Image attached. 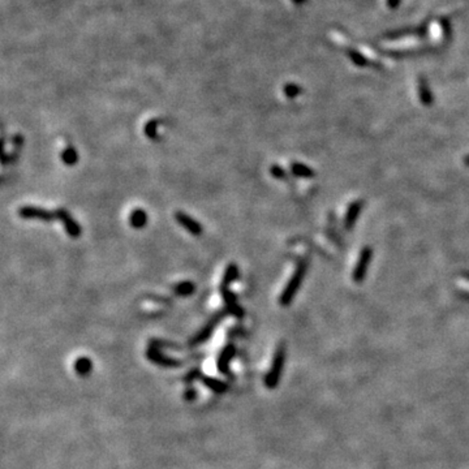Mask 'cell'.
I'll use <instances>...</instances> for the list:
<instances>
[{
  "instance_id": "cell-1",
  "label": "cell",
  "mask_w": 469,
  "mask_h": 469,
  "mask_svg": "<svg viewBox=\"0 0 469 469\" xmlns=\"http://www.w3.org/2000/svg\"><path fill=\"white\" fill-rule=\"evenodd\" d=\"M306 271H307V261L306 260L300 261L297 267H296L295 273H293V275L291 276V279H289V282L287 283V285L284 287L282 295H280V297H279V304L282 305V306H288V305L292 302V300L295 298L296 293H297L298 288H300V285H301L302 280H304Z\"/></svg>"
},
{
  "instance_id": "cell-2",
  "label": "cell",
  "mask_w": 469,
  "mask_h": 469,
  "mask_svg": "<svg viewBox=\"0 0 469 469\" xmlns=\"http://www.w3.org/2000/svg\"><path fill=\"white\" fill-rule=\"evenodd\" d=\"M225 314H228L225 309H224V310L216 311V313L214 314L211 318H210L209 322H207V324L205 325L202 329H201L200 333L197 334V335L194 336L193 339L190 340V346H193V347L194 346H200V344H202L203 342H206V340L209 339L210 336L212 335V333H214L215 327L219 325V322H220V321H222L223 318L225 317Z\"/></svg>"
},
{
  "instance_id": "cell-3",
  "label": "cell",
  "mask_w": 469,
  "mask_h": 469,
  "mask_svg": "<svg viewBox=\"0 0 469 469\" xmlns=\"http://www.w3.org/2000/svg\"><path fill=\"white\" fill-rule=\"evenodd\" d=\"M219 289H220V295H222L223 300H224V309L227 310V313L236 318L244 317V309L238 304V298H236L233 292L229 289V285L220 284Z\"/></svg>"
},
{
  "instance_id": "cell-4",
  "label": "cell",
  "mask_w": 469,
  "mask_h": 469,
  "mask_svg": "<svg viewBox=\"0 0 469 469\" xmlns=\"http://www.w3.org/2000/svg\"><path fill=\"white\" fill-rule=\"evenodd\" d=\"M371 256H373V251H371L370 247L362 248L357 263H356L355 269H353V273H352V279L355 280L356 283H361L365 276H366V271H368L369 265H370Z\"/></svg>"
},
{
  "instance_id": "cell-5",
  "label": "cell",
  "mask_w": 469,
  "mask_h": 469,
  "mask_svg": "<svg viewBox=\"0 0 469 469\" xmlns=\"http://www.w3.org/2000/svg\"><path fill=\"white\" fill-rule=\"evenodd\" d=\"M19 215L24 219H37L42 222H52L57 219L56 211H48L38 206H23L19 209Z\"/></svg>"
},
{
  "instance_id": "cell-6",
  "label": "cell",
  "mask_w": 469,
  "mask_h": 469,
  "mask_svg": "<svg viewBox=\"0 0 469 469\" xmlns=\"http://www.w3.org/2000/svg\"><path fill=\"white\" fill-rule=\"evenodd\" d=\"M146 356L149 358L150 361L154 362L157 365H161V366H166V368H178V366H181L183 362L179 361V360H174V358L166 357L163 355L159 347L157 344H150L149 348H147V352H146Z\"/></svg>"
},
{
  "instance_id": "cell-7",
  "label": "cell",
  "mask_w": 469,
  "mask_h": 469,
  "mask_svg": "<svg viewBox=\"0 0 469 469\" xmlns=\"http://www.w3.org/2000/svg\"><path fill=\"white\" fill-rule=\"evenodd\" d=\"M56 216H57V219H59V220L63 223L64 228H65V232L69 234L70 238L76 239V238H80V236H81V232H83V231H81V227H80L79 223H77L76 220L72 218V215H70V214L67 211V210L63 209V207L57 209L56 210Z\"/></svg>"
},
{
  "instance_id": "cell-8",
  "label": "cell",
  "mask_w": 469,
  "mask_h": 469,
  "mask_svg": "<svg viewBox=\"0 0 469 469\" xmlns=\"http://www.w3.org/2000/svg\"><path fill=\"white\" fill-rule=\"evenodd\" d=\"M234 355H236V347H234L232 343L227 344V346L222 349L220 355H219L218 362H216V365H218V370L220 371L222 374L227 375V377L231 375V370H229V362L232 361V358L234 357Z\"/></svg>"
},
{
  "instance_id": "cell-9",
  "label": "cell",
  "mask_w": 469,
  "mask_h": 469,
  "mask_svg": "<svg viewBox=\"0 0 469 469\" xmlns=\"http://www.w3.org/2000/svg\"><path fill=\"white\" fill-rule=\"evenodd\" d=\"M283 362H284V347L280 346L279 348H278V351H276L275 357H274L273 368H271V370H270V373L266 377V384L269 387L275 386L278 377H279L280 370H282L283 368Z\"/></svg>"
},
{
  "instance_id": "cell-10",
  "label": "cell",
  "mask_w": 469,
  "mask_h": 469,
  "mask_svg": "<svg viewBox=\"0 0 469 469\" xmlns=\"http://www.w3.org/2000/svg\"><path fill=\"white\" fill-rule=\"evenodd\" d=\"M175 219H176V222L180 225H183L189 233L194 234V236H200V234L202 233V224H201L200 222H197L196 219H193L190 215L185 214V212L178 211L175 214Z\"/></svg>"
},
{
  "instance_id": "cell-11",
  "label": "cell",
  "mask_w": 469,
  "mask_h": 469,
  "mask_svg": "<svg viewBox=\"0 0 469 469\" xmlns=\"http://www.w3.org/2000/svg\"><path fill=\"white\" fill-rule=\"evenodd\" d=\"M362 206H364V201L361 200L355 201V202H352L349 205L348 210L346 212V216H344V227H346V229H351L356 224L358 215H360V212L362 210Z\"/></svg>"
},
{
  "instance_id": "cell-12",
  "label": "cell",
  "mask_w": 469,
  "mask_h": 469,
  "mask_svg": "<svg viewBox=\"0 0 469 469\" xmlns=\"http://www.w3.org/2000/svg\"><path fill=\"white\" fill-rule=\"evenodd\" d=\"M291 172L295 175L296 178H301V179H311V178H314V175H316V172H314L310 167H307L306 165L300 163V162L292 163Z\"/></svg>"
},
{
  "instance_id": "cell-13",
  "label": "cell",
  "mask_w": 469,
  "mask_h": 469,
  "mask_svg": "<svg viewBox=\"0 0 469 469\" xmlns=\"http://www.w3.org/2000/svg\"><path fill=\"white\" fill-rule=\"evenodd\" d=\"M129 223L133 228H142L147 223V214L142 209H136L129 216Z\"/></svg>"
},
{
  "instance_id": "cell-14",
  "label": "cell",
  "mask_w": 469,
  "mask_h": 469,
  "mask_svg": "<svg viewBox=\"0 0 469 469\" xmlns=\"http://www.w3.org/2000/svg\"><path fill=\"white\" fill-rule=\"evenodd\" d=\"M201 380H202L205 386L209 387L210 390H212L214 393L222 394V393H224L225 390H227V384H225L224 382H222V380L215 379V378L201 377Z\"/></svg>"
},
{
  "instance_id": "cell-15",
  "label": "cell",
  "mask_w": 469,
  "mask_h": 469,
  "mask_svg": "<svg viewBox=\"0 0 469 469\" xmlns=\"http://www.w3.org/2000/svg\"><path fill=\"white\" fill-rule=\"evenodd\" d=\"M238 278H239V267L236 266L234 263H229L228 266H227V269H225L224 275H223V279L220 284L229 285L232 282H234V280L238 279Z\"/></svg>"
},
{
  "instance_id": "cell-16",
  "label": "cell",
  "mask_w": 469,
  "mask_h": 469,
  "mask_svg": "<svg viewBox=\"0 0 469 469\" xmlns=\"http://www.w3.org/2000/svg\"><path fill=\"white\" fill-rule=\"evenodd\" d=\"M61 161L68 166L76 165L79 162V154H77L76 149L72 146H68L67 149L61 152Z\"/></svg>"
},
{
  "instance_id": "cell-17",
  "label": "cell",
  "mask_w": 469,
  "mask_h": 469,
  "mask_svg": "<svg viewBox=\"0 0 469 469\" xmlns=\"http://www.w3.org/2000/svg\"><path fill=\"white\" fill-rule=\"evenodd\" d=\"M194 288H196V287H194L193 283L189 282V280H185V282L179 283V284L175 287V293L179 296H184L185 297V296L192 295L194 292Z\"/></svg>"
},
{
  "instance_id": "cell-18",
  "label": "cell",
  "mask_w": 469,
  "mask_h": 469,
  "mask_svg": "<svg viewBox=\"0 0 469 469\" xmlns=\"http://www.w3.org/2000/svg\"><path fill=\"white\" fill-rule=\"evenodd\" d=\"M92 370V361L89 358L81 357L76 361V371L80 375H86Z\"/></svg>"
},
{
  "instance_id": "cell-19",
  "label": "cell",
  "mask_w": 469,
  "mask_h": 469,
  "mask_svg": "<svg viewBox=\"0 0 469 469\" xmlns=\"http://www.w3.org/2000/svg\"><path fill=\"white\" fill-rule=\"evenodd\" d=\"M157 128H158V123L155 120L149 121L145 127L146 136L151 138V140H158V130H157Z\"/></svg>"
},
{
  "instance_id": "cell-20",
  "label": "cell",
  "mask_w": 469,
  "mask_h": 469,
  "mask_svg": "<svg viewBox=\"0 0 469 469\" xmlns=\"http://www.w3.org/2000/svg\"><path fill=\"white\" fill-rule=\"evenodd\" d=\"M270 172H271V175H273L275 179H285V178H287V174H285L284 170H283V168L280 167V166H278V165H274L273 167L270 168Z\"/></svg>"
},
{
  "instance_id": "cell-21",
  "label": "cell",
  "mask_w": 469,
  "mask_h": 469,
  "mask_svg": "<svg viewBox=\"0 0 469 469\" xmlns=\"http://www.w3.org/2000/svg\"><path fill=\"white\" fill-rule=\"evenodd\" d=\"M194 395H196V391H194V390H190L189 393L185 394V399H187V400H193V399H194Z\"/></svg>"
},
{
  "instance_id": "cell-22",
  "label": "cell",
  "mask_w": 469,
  "mask_h": 469,
  "mask_svg": "<svg viewBox=\"0 0 469 469\" xmlns=\"http://www.w3.org/2000/svg\"><path fill=\"white\" fill-rule=\"evenodd\" d=\"M464 163H465V165L469 167V155H465V158H464Z\"/></svg>"
},
{
  "instance_id": "cell-23",
  "label": "cell",
  "mask_w": 469,
  "mask_h": 469,
  "mask_svg": "<svg viewBox=\"0 0 469 469\" xmlns=\"http://www.w3.org/2000/svg\"><path fill=\"white\" fill-rule=\"evenodd\" d=\"M465 276H466V278H468V279H469V274H465Z\"/></svg>"
}]
</instances>
